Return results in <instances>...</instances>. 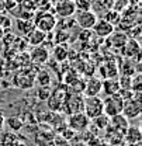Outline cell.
Here are the masks:
<instances>
[{"label": "cell", "mask_w": 142, "mask_h": 146, "mask_svg": "<svg viewBox=\"0 0 142 146\" xmlns=\"http://www.w3.org/2000/svg\"><path fill=\"white\" fill-rule=\"evenodd\" d=\"M101 84L103 80L100 77L91 76L87 80H85V87H83V94L85 97H96L101 93Z\"/></svg>", "instance_id": "obj_10"}, {"label": "cell", "mask_w": 142, "mask_h": 146, "mask_svg": "<svg viewBox=\"0 0 142 146\" xmlns=\"http://www.w3.org/2000/svg\"><path fill=\"white\" fill-rule=\"evenodd\" d=\"M90 119L83 112H75L71 114L68 118V128L73 132H85L90 127Z\"/></svg>", "instance_id": "obj_7"}, {"label": "cell", "mask_w": 142, "mask_h": 146, "mask_svg": "<svg viewBox=\"0 0 142 146\" xmlns=\"http://www.w3.org/2000/svg\"><path fill=\"white\" fill-rule=\"evenodd\" d=\"M52 54H53V59H55V60L62 62V60H65L66 56H68V48L63 46V44H59V45H56V46L53 48Z\"/></svg>", "instance_id": "obj_25"}, {"label": "cell", "mask_w": 142, "mask_h": 146, "mask_svg": "<svg viewBox=\"0 0 142 146\" xmlns=\"http://www.w3.org/2000/svg\"><path fill=\"white\" fill-rule=\"evenodd\" d=\"M52 13L61 18H71L76 13L73 0H58L52 7Z\"/></svg>", "instance_id": "obj_8"}, {"label": "cell", "mask_w": 142, "mask_h": 146, "mask_svg": "<svg viewBox=\"0 0 142 146\" xmlns=\"http://www.w3.org/2000/svg\"><path fill=\"white\" fill-rule=\"evenodd\" d=\"M35 74L37 72H33L30 69H21L14 74L13 84L18 89H21V90H28L35 83Z\"/></svg>", "instance_id": "obj_4"}, {"label": "cell", "mask_w": 142, "mask_h": 146, "mask_svg": "<svg viewBox=\"0 0 142 146\" xmlns=\"http://www.w3.org/2000/svg\"><path fill=\"white\" fill-rule=\"evenodd\" d=\"M97 20H99V16L91 10H83V11L75 13V23L82 30H91Z\"/></svg>", "instance_id": "obj_6"}, {"label": "cell", "mask_w": 142, "mask_h": 146, "mask_svg": "<svg viewBox=\"0 0 142 146\" xmlns=\"http://www.w3.org/2000/svg\"><path fill=\"white\" fill-rule=\"evenodd\" d=\"M90 121L103 115V100L96 96V97H83V111H82Z\"/></svg>", "instance_id": "obj_2"}, {"label": "cell", "mask_w": 142, "mask_h": 146, "mask_svg": "<svg viewBox=\"0 0 142 146\" xmlns=\"http://www.w3.org/2000/svg\"><path fill=\"white\" fill-rule=\"evenodd\" d=\"M66 111V114H75V112H82L83 111V96L80 94H71L69 97H66L65 103H63V108Z\"/></svg>", "instance_id": "obj_9"}, {"label": "cell", "mask_w": 142, "mask_h": 146, "mask_svg": "<svg viewBox=\"0 0 142 146\" xmlns=\"http://www.w3.org/2000/svg\"><path fill=\"white\" fill-rule=\"evenodd\" d=\"M4 125H7V128L10 129V132L17 133L18 131H21L23 127H24V121H23L20 117H17V115H11V117L6 118Z\"/></svg>", "instance_id": "obj_20"}, {"label": "cell", "mask_w": 142, "mask_h": 146, "mask_svg": "<svg viewBox=\"0 0 142 146\" xmlns=\"http://www.w3.org/2000/svg\"><path fill=\"white\" fill-rule=\"evenodd\" d=\"M108 127L111 128L115 133H118V135H121L124 138V133L127 131V128L129 127V122H128V119L125 118L123 114H120V115H115V117L110 118Z\"/></svg>", "instance_id": "obj_14"}, {"label": "cell", "mask_w": 142, "mask_h": 146, "mask_svg": "<svg viewBox=\"0 0 142 146\" xmlns=\"http://www.w3.org/2000/svg\"><path fill=\"white\" fill-rule=\"evenodd\" d=\"M121 52L124 55L125 58L128 59H139L141 56V45H139V41L137 39H132V38H128V41L125 42L124 48L121 49Z\"/></svg>", "instance_id": "obj_13"}, {"label": "cell", "mask_w": 142, "mask_h": 146, "mask_svg": "<svg viewBox=\"0 0 142 146\" xmlns=\"http://www.w3.org/2000/svg\"><path fill=\"white\" fill-rule=\"evenodd\" d=\"M142 112V104L139 97H131L128 100H124V107H123V115L129 121V119H135L141 115Z\"/></svg>", "instance_id": "obj_5"}, {"label": "cell", "mask_w": 142, "mask_h": 146, "mask_svg": "<svg viewBox=\"0 0 142 146\" xmlns=\"http://www.w3.org/2000/svg\"><path fill=\"white\" fill-rule=\"evenodd\" d=\"M51 74L48 70H39L35 74V82L39 84V87H49L51 86Z\"/></svg>", "instance_id": "obj_22"}, {"label": "cell", "mask_w": 142, "mask_h": 146, "mask_svg": "<svg viewBox=\"0 0 142 146\" xmlns=\"http://www.w3.org/2000/svg\"><path fill=\"white\" fill-rule=\"evenodd\" d=\"M11 27V20L7 16H0V28L6 30V28H10Z\"/></svg>", "instance_id": "obj_29"}, {"label": "cell", "mask_w": 142, "mask_h": 146, "mask_svg": "<svg viewBox=\"0 0 142 146\" xmlns=\"http://www.w3.org/2000/svg\"><path fill=\"white\" fill-rule=\"evenodd\" d=\"M4 121H6V117H4V114H3V111L0 110V131L4 128Z\"/></svg>", "instance_id": "obj_31"}, {"label": "cell", "mask_w": 142, "mask_h": 146, "mask_svg": "<svg viewBox=\"0 0 142 146\" xmlns=\"http://www.w3.org/2000/svg\"><path fill=\"white\" fill-rule=\"evenodd\" d=\"M113 1L114 0H93L91 3V11L97 14V11L101 13V16L106 13L107 10L113 9Z\"/></svg>", "instance_id": "obj_21"}, {"label": "cell", "mask_w": 142, "mask_h": 146, "mask_svg": "<svg viewBox=\"0 0 142 146\" xmlns=\"http://www.w3.org/2000/svg\"><path fill=\"white\" fill-rule=\"evenodd\" d=\"M120 90H121V89H120V82H118V79L113 77V79H106V80H103L101 91H103L106 96L118 94Z\"/></svg>", "instance_id": "obj_18"}, {"label": "cell", "mask_w": 142, "mask_h": 146, "mask_svg": "<svg viewBox=\"0 0 142 146\" xmlns=\"http://www.w3.org/2000/svg\"><path fill=\"white\" fill-rule=\"evenodd\" d=\"M90 122H94V125L99 128V129H106L108 127V122H110V118L107 117V115H100V117H97V118H94V119H91Z\"/></svg>", "instance_id": "obj_26"}, {"label": "cell", "mask_w": 142, "mask_h": 146, "mask_svg": "<svg viewBox=\"0 0 142 146\" xmlns=\"http://www.w3.org/2000/svg\"><path fill=\"white\" fill-rule=\"evenodd\" d=\"M51 94H52V91H51L49 87H39L37 90V98L41 100V101H47Z\"/></svg>", "instance_id": "obj_28"}, {"label": "cell", "mask_w": 142, "mask_h": 146, "mask_svg": "<svg viewBox=\"0 0 142 146\" xmlns=\"http://www.w3.org/2000/svg\"><path fill=\"white\" fill-rule=\"evenodd\" d=\"M127 41H128V36L125 35V33H123V31H120V33L114 31L111 35L107 38V42H110V46H113V48H115L118 51H121L124 48Z\"/></svg>", "instance_id": "obj_16"}, {"label": "cell", "mask_w": 142, "mask_h": 146, "mask_svg": "<svg viewBox=\"0 0 142 146\" xmlns=\"http://www.w3.org/2000/svg\"><path fill=\"white\" fill-rule=\"evenodd\" d=\"M47 38H48V34H47V33H44V31H41V30H38V28H34V30L27 35V42H28V45H31V46H39V45H42V44L47 41Z\"/></svg>", "instance_id": "obj_17"}, {"label": "cell", "mask_w": 142, "mask_h": 146, "mask_svg": "<svg viewBox=\"0 0 142 146\" xmlns=\"http://www.w3.org/2000/svg\"><path fill=\"white\" fill-rule=\"evenodd\" d=\"M16 28H17L18 34L21 36H27L35 28V25H34V21H31V20H21V18H18L16 21Z\"/></svg>", "instance_id": "obj_19"}, {"label": "cell", "mask_w": 142, "mask_h": 146, "mask_svg": "<svg viewBox=\"0 0 142 146\" xmlns=\"http://www.w3.org/2000/svg\"><path fill=\"white\" fill-rule=\"evenodd\" d=\"M141 128L139 127H129L127 128L124 133V142L127 146H139L141 145Z\"/></svg>", "instance_id": "obj_15"}, {"label": "cell", "mask_w": 142, "mask_h": 146, "mask_svg": "<svg viewBox=\"0 0 142 146\" xmlns=\"http://www.w3.org/2000/svg\"><path fill=\"white\" fill-rule=\"evenodd\" d=\"M124 107V98L120 94H113V96H106L103 100V112L108 118L120 115L123 112Z\"/></svg>", "instance_id": "obj_1"}, {"label": "cell", "mask_w": 142, "mask_h": 146, "mask_svg": "<svg viewBox=\"0 0 142 146\" xmlns=\"http://www.w3.org/2000/svg\"><path fill=\"white\" fill-rule=\"evenodd\" d=\"M76 11H83V10H91V3L93 0H73Z\"/></svg>", "instance_id": "obj_27"}, {"label": "cell", "mask_w": 142, "mask_h": 146, "mask_svg": "<svg viewBox=\"0 0 142 146\" xmlns=\"http://www.w3.org/2000/svg\"><path fill=\"white\" fill-rule=\"evenodd\" d=\"M49 60V49L39 45V46H33L31 54H30V62L34 65H44Z\"/></svg>", "instance_id": "obj_12"}, {"label": "cell", "mask_w": 142, "mask_h": 146, "mask_svg": "<svg viewBox=\"0 0 142 146\" xmlns=\"http://www.w3.org/2000/svg\"><path fill=\"white\" fill-rule=\"evenodd\" d=\"M3 36H4V30H3V28H0V39H1Z\"/></svg>", "instance_id": "obj_34"}, {"label": "cell", "mask_w": 142, "mask_h": 146, "mask_svg": "<svg viewBox=\"0 0 142 146\" xmlns=\"http://www.w3.org/2000/svg\"><path fill=\"white\" fill-rule=\"evenodd\" d=\"M18 141H20V138L14 132H6L0 136V146H13Z\"/></svg>", "instance_id": "obj_23"}, {"label": "cell", "mask_w": 142, "mask_h": 146, "mask_svg": "<svg viewBox=\"0 0 142 146\" xmlns=\"http://www.w3.org/2000/svg\"><path fill=\"white\" fill-rule=\"evenodd\" d=\"M80 34H82V35H79V39H80V41H89L90 38H91L90 30H83Z\"/></svg>", "instance_id": "obj_30"}, {"label": "cell", "mask_w": 142, "mask_h": 146, "mask_svg": "<svg viewBox=\"0 0 142 146\" xmlns=\"http://www.w3.org/2000/svg\"><path fill=\"white\" fill-rule=\"evenodd\" d=\"M56 24H58V20H56V16L52 11H41V13L35 14V17H34L35 28L47 33V34L52 33V30H55Z\"/></svg>", "instance_id": "obj_3"}, {"label": "cell", "mask_w": 142, "mask_h": 146, "mask_svg": "<svg viewBox=\"0 0 142 146\" xmlns=\"http://www.w3.org/2000/svg\"><path fill=\"white\" fill-rule=\"evenodd\" d=\"M13 146H27V143H24L23 141H18L17 143H14V145H13Z\"/></svg>", "instance_id": "obj_33"}, {"label": "cell", "mask_w": 142, "mask_h": 146, "mask_svg": "<svg viewBox=\"0 0 142 146\" xmlns=\"http://www.w3.org/2000/svg\"><path fill=\"white\" fill-rule=\"evenodd\" d=\"M120 17H121V14H120L118 11H115L114 9L107 10L106 13L101 16V18H103V20H106L107 23L113 24L114 27H115V24H117V23H120Z\"/></svg>", "instance_id": "obj_24"}, {"label": "cell", "mask_w": 142, "mask_h": 146, "mask_svg": "<svg viewBox=\"0 0 142 146\" xmlns=\"http://www.w3.org/2000/svg\"><path fill=\"white\" fill-rule=\"evenodd\" d=\"M110 146H127L124 142V139L123 141H115V142H111V145Z\"/></svg>", "instance_id": "obj_32"}, {"label": "cell", "mask_w": 142, "mask_h": 146, "mask_svg": "<svg viewBox=\"0 0 142 146\" xmlns=\"http://www.w3.org/2000/svg\"><path fill=\"white\" fill-rule=\"evenodd\" d=\"M93 30V34L99 36V38H103V39H107L108 36L111 35L114 31H115V27L110 23H107L106 20L103 18H99L94 24V27L91 28Z\"/></svg>", "instance_id": "obj_11"}]
</instances>
